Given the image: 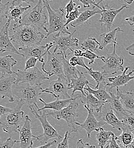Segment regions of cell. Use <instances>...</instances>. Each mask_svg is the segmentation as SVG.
<instances>
[{
	"label": "cell",
	"mask_w": 134,
	"mask_h": 148,
	"mask_svg": "<svg viewBox=\"0 0 134 148\" xmlns=\"http://www.w3.org/2000/svg\"><path fill=\"white\" fill-rule=\"evenodd\" d=\"M87 85L95 87V86L91 84L90 81L88 80L84 73L78 72V77L76 79H72L71 82L69 84V90L73 89V91L71 95V97H73L76 91H80L82 93V95L86 96V94L84 91V87Z\"/></svg>",
	"instance_id": "7402d4cb"
},
{
	"label": "cell",
	"mask_w": 134,
	"mask_h": 148,
	"mask_svg": "<svg viewBox=\"0 0 134 148\" xmlns=\"http://www.w3.org/2000/svg\"><path fill=\"white\" fill-rule=\"evenodd\" d=\"M103 10L100 9H95V8H93L92 10L87 9L83 12H81L80 15L77 18L72 22L71 23V26L73 27H77L81 25H83L85 23L87 22H88V19L93 17L94 16L96 15V14H100L102 12Z\"/></svg>",
	"instance_id": "f1b7e54d"
},
{
	"label": "cell",
	"mask_w": 134,
	"mask_h": 148,
	"mask_svg": "<svg viewBox=\"0 0 134 148\" xmlns=\"http://www.w3.org/2000/svg\"><path fill=\"white\" fill-rule=\"evenodd\" d=\"M83 58H87L88 59L90 60V62L88 63V64L90 65L94 63H95V60L96 59H101L103 62L106 59V57L104 56H100L99 55L96 54V53H94L90 50H85V51L83 53Z\"/></svg>",
	"instance_id": "d590c367"
},
{
	"label": "cell",
	"mask_w": 134,
	"mask_h": 148,
	"mask_svg": "<svg viewBox=\"0 0 134 148\" xmlns=\"http://www.w3.org/2000/svg\"><path fill=\"white\" fill-rule=\"evenodd\" d=\"M71 132L69 131H66L63 140L58 144L57 148H69L68 140L69 138H72V137L71 136Z\"/></svg>",
	"instance_id": "60d3db41"
},
{
	"label": "cell",
	"mask_w": 134,
	"mask_h": 148,
	"mask_svg": "<svg viewBox=\"0 0 134 148\" xmlns=\"http://www.w3.org/2000/svg\"><path fill=\"white\" fill-rule=\"evenodd\" d=\"M29 108L36 119L40 121L44 130L43 133L35 137L36 140L40 143L41 145L47 144L48 143V141L51 139L57 138L58 140H60L64 138L58 134V131L51 125L48 121L46 110L42 111V112L41 114H39L38 112L35 110L34 106H31L29 107Z\"/></svg>",
	"instance_id": "52a82bcc"
},
{
	"label": "cell",
	"mask_w": 134,
	"mask_h": 148,
	"mask_svg": "<svg viewBox=\"0 0 134 148\" xmlns=\"http://www.w3.org/2000/svg\"><path fill=\"white\" fill-rule=\"evenodd\" d=\"M19 143V141L13 140L11 137H9L4 141H0V148H13L15 144Z\"/></svg>",
	"instance_id": "ab89813d"
},
{
	"label": "cell",
	"mask_w": 134,
	"mask_h": 148,
	"mask_svg": "<svg viewBox=\"0 0 134 148\" xmlns=\"http://www.w3.org/2000/svg\"><path fill=\"white\" fill-rule=\"evenodd\" d=\"M76 3L74 2V0H70L69 2L66 5L65 7V10L66 12V16L65 18L70 13L74 11L76 7Z\"/></svg>",
	"instance_id": "ee69618b"
},
{
	"label": "cell",
	"mask_w": 134,
	"mask_h": 148,
	"mask_svg": "<svg viewBox=\"0 0 134 148\" xmlns=\"http://www.w3.org/2000/svg\"><path fill=\"white\" fill-rule=\"evenodd\" d=\"M25 104L17 100V106L13 108L10 112H8L2 116L0 121V125L3 132L11 134L13 132L19 133L20 130L24 123V112L21 111L22 106Z\"/></svg>",
	"instance_id": "3957f363"
},
{
	"label": "cell",
	"mask_w": 134,
	"mask_h": 148,
	"mask_svg": "<svg viewBox=\"0 0 134 148\" xmlns=\"http://www.w3.org/2000/svg\"><path fill=\"white\" fill-rule=\"evenodd\" d=\"M124 21L126 22L125 23H127V24H129L131 26H133L134 25V16H132L130 17H128V18H126L124 19Z\"/></svg>",
	"instance_id": "f5cc1de1"
},
{
	"label": "cell",
	"mask_w": 134,
	"mask_h": 148,
	"mask_svg": "<svg viewBox=\"0 0 134 148\" xmlns=\"http://www.w3.org/2000/svg\"><path fill=\"white\" fill-rule=\"evenodd\" d=\"M106 148H122L120 145L117 142V140L116 139V136H114L112 138L111 140L110 143H108V145L107 146Z\"/></svg>",
	"instance_id": "bcb514c9"
},
{
	"label": "cell",
	"mask_w": 134,
	"mask_h": 148,
	"mask_svg": "<svg viewBox=\"0 0 134 148\" xmlns=\"http://www.w3.org/2000/svg\"><path fill=\"white\" fill-rule=\"evenodd\" d=\"M73 55L74 56H76L77 57H83V51L81 49H75L72 51Z\"/></svg>",
	"instance_id": "816d5d0a"
},
{
	"label": "cell",
	"mask_w": 134,
	"mask_h": 148,
	"mask_svg": "<svg viewBox=\"0 0 134 148\" xmlns=\"http://www.w3.org/2000/svg\"><path fill=\"white\" fill-rule=\"evenodd\" d=\"M108 92L111 95V98L108 100V103L111 109L114 112L116 116L120 120L122 121L127 112L125 111L122 103L117 96L115 95L114 93L112 91Z\"/></svg>",
	"instance_id": "4316f807"
},
{
	"label": "cell",
	"mask_w": 134,
	"mask_h": 148,
	"mask_svg": "<svg viewBox=\"0 0 134 148\" xmlns=\"http://www.w3.org/2000/svg\"><path fill=\"white\" fill-rule=\"evenodd\" d=\"M53 0H43L44 4L47 10L49 22L47 27V34L45 37L47 39L51 34L58 32L57 35L59 36L61 33L71 35L70 33L65 24L67 22L65 18V12L63 8H60L58 9H53L51 6V2Z\"/></svg>",
	"instance_id": "7a4b0ae2"
},
{
	"label": "cell",
	"mask_w": 134,
	"mask_h": 148,
	"mask_svg": "<svg viewBox=\"0 0 134 148\" xmlns=\"http://www.w3.org/2000/svg\"><path fill=\"white\" fill-rule=\"evenodd\" d=\"M85 92L86 96H84L82 95L80 96L79 99H80L81 102L84 106H87L89 109L93 111L94 114L100 113L102 110L104 105L107 102L98 100L92 94L86 91Z\"/></svg>",
	"instance_id": "44dd1931"
},
{
	"label": "cell",
	"mask_w": 134,
	"mask_h": 148,
	"mask_svg": "<svg viewBox=\"0 0 134 148\" xmlns=\"http://www.w3.org/2000/svg\"><path fill=\"white\" fill-rule=\"evenodd\" d=\"M122 121L124 125L134 130V113L127 112Z\"/></svg>",
	"instance_id": "74e56055"
},
{
	"label": "cell",
	"mask_w": 134,
	"mask_h": 148,
	"mask_svg": "<svg viewBox=\"0 0 134 148\" xmlns=\"http://www.w3.org/2000/svg\"><path fill=\"white\" fill-rule=\"evenodd\" d=\"M31 8V5L24 7L21 5H16L11 3L7 12L6 18L10 21L14 20L16 24H19L23 14Z\"/></svg>",
	"instance_id": "d4e9b609"
},
{
	"label": "cell",
	"mask_w": 134,
	"mask_h": 148,
	"mask_svg": "<svg viewBox=\"0 0 134 148\" xmlns=\"http://www.w3.org/2000/svg\"><path fill=\"white\" fill-rule=\"evenodd\" d=\"M126 50L128 51V53L131 56H134V43L126 48Z\"/></svg>",
	"instance_id": "db71d44e"
},
{
	"label": "cell",
	"mask_w": 134,
	"mask_h": 148,
	"mask_svg": "<svg viewBox=\"0 0 134 148\" xmlns=\"http://www.w3.org/2000/svg\"><path fill=\"white\" fill-rule=\"evenodd\" d=\"M84 87V90L92 94L96 98L102 101L108 102V100H110L111 97L109 92L106 90V86L101 84L99 86V88L97 90H94L91 88L89 85Z\"/></svg>",
	"instance_id": "f546056e"
},
{
	"label": "cell",
	"mask_w": 134,
	"mask_h": 148,
	"mask_svg": "<svg viewBox=\"0 0 134 148\" xmlns=\"http://www.w3.org/2000/svg\"><path fill=\"white\" fill-rule=\"evenodd\" d=\"M77 65L85 69L86 70L88 69L89 68L87 66H86L83 57H77Z\"/></svg>",
	"instance_id": "681fc988"
},
{
	"label": "cell",
	"mask_w": 134,
	"mask_h": 148,
	"mask_svg": "<svg viewBox=\"0 0 134 148\" xmlns=\"http://www.w3.org/2000/svg\"><path fill=\"white\" fill-rule=\"evenodd\" d=\"M69 83L67 78L58 77L56 80H52L49 86L45 89L42 90V92L48 93L52 95L53 97L63 99H68L72 98L68 93L69 90Z\"/></svg>",
	"instance_id": "8fae6325"
},
{
	"label": "cell",
	"mask_w": 134,
	"mask_h": 148,
	"mask_svg": "<svg viewBox=\"0 0 134 148\" xmlns=\"http://www.w3.org/2000/svg\"><path fill=\"white\" fill-rule=\"evenodd\" d=\"M72 99H73V97L68 99H61V100L59 99H56V100H55L54 101L48 103L44 101L41 98L39 97L38 100L42 102L44 106L41 109L38 108V106H36V108L38 112H40L41 111L45 110H51L56 111H60L64 108L67 107L71 103Z\"/></svg>",
	"instance_id": "484cf974"
},
{
	"label": "cell",
	"mask_w": 134,
	"mask_h": 148,
	"mask_svg": "<svg viewBox=\"0 0 134 148\" xmlns=\"http://www.w3.org/2000/svg\"><path fill=\"white\" fill-rule=\"evenodd\" d=\"M103 10L100 13L101 18L99 20V22L102 24H104L107 29L110 32L111 27L114 25V22L116 16L120 13L123 9L128 8V6L126 3L123 4L119 9H115L111 8L107 3L103 5Z\"/></svg>",
	"instance_id": "9a60e30c"
},
{
	"label": "cell",
	"mask_w": 134,
	"mask_h": 148,
	"mask_svg": "<svg viewBox=\"0 0 134 148\" xmlns=\"http://www.w3.org/2000/svg\"><path fill=\"white\" fill-rule=\"evenodd\" d=\"M9 4V2H8L6 3H2V0H0V23L2 22L3 19L6 18L7 12Z\"/></svg>",
	"instance_id": "f35d334b"
},
{
	"label": "cell",
	"mask_w": 134,
	"mask_h": 148,
	"mask_svg": "<svg viewBox=\"0 0 134 148\" xmlns=\"http://www.w3.org/2000/svg\"><path fill=\"white\" fill-rule=\"evenodd\" d=\"M44 8L42 0H38L36 6L22 16L19 24L32 25L47 32L48 16L43 11Z\"/></svg>",
	"instance_id": "8992f818"
},
{
	"label": "cell",
	"mask_w": 134,
	"mask_h": 148,
	"mask_svg": "<svg viewBox=\"0 0 134 148\" xmlns=\"http://www.w3.org/2000/svg\"><path fill=\"white\" fill-rule=\"evenodd\" d=\"M13 74L16 77L15 84L28 83L32 86H41L44 83V80L49 79V77L45 76L36 67L23 71L17 69V71L13 72Z\"/></svg>",
	"instance_id": "9c48e42d"
},
{
	"label": "cell",
	"mask_w": 134,
	"mask_h": 148,
	"mask_svg": "<svg viewBox=\"0 0 134 148\" xmlns=\"http://www.w3.org/2000/svg\"><path fill=\"white\" fill-rule=\"evenodd\" d=\"M54 46L53 42H49L45 45H34L26 47H19V51L22 56L26 59L30 57H36L41 63H44L43 56H45L49 50Z\"/></svg>",
	"instance_id": "5bb4252c"
},
{
	"label": "cell",
	"mask_w": 134,
	"mask_h": 148,
	"mask_svg": "<svg viewBox=\"0 0 134 148\" xmlns=\"http://www.w3.org/2000/svg\"><path fill=\"white\" fill-rule=\"evenodd\" d=\"M116 96L122 103L125 111L134 113V93L128 91L123 93L120 88H116Z\"/></svg>",
	"instance_id": "cb8c5ba5"
},
{
	"label": "cell",
	"mask_w": 134,
	"mask_h": 148,
	"mask_svg": "<svg viewBox=\"0 0 134 148\" xmlns=\"http://www.w3.org/2000/svg\"><path fill=\"white\" fill-rule=\"evenodd\" d=\"M81 6H77L75 9L74 11L72 12L71 13H69V14L66 17L67 19V22H66V23L65 24V26L67 27V28L68 29V24L71 23L72 22L75 21L78 17L81 14V12H79L78 9H80Z\"/></svg>",
	"instance_id": "8d00e7d4"
},
{
	"label": "cell",
	"mask_w": 134,
	"mask_h": 148,
	"mask_svg": "<svg viewBox=\"0 0 134 148\" xmlns=\"http://www.w3.org/2000/svg\"><path fill=\"white\" fill-rule=\"evenodd\" d=\"M117 43L114 44V50L111 54H107V57L106 58L104 62V65L101 67L103 73L107 75L116 74L119 71L123 72L124 68L123 65L124 64V58L122 56H117L116 53V45Z\"/></svg>",
	"instance_id": "30bf717a"
},
{
	"label": "cell",
	"mask_w": 134,
	"mask_h": 148,
	"mask_svg": "<svg viewBox=\"0 0 134 148\" xmlns=\"http://www.w3.org/2000/svg\"><path fill=\"white\" fill-rule=\"evenodd\" d=\"M76 32V30H75L73 33L67 36H58L57 34L56 36H53V42L54 43V46H55L53 52L56 53L58 50H60V52H61L64 55L65 58L67 59V51L69 49L72 51V47H78L79 40L77 38L72 37Z\"/></svg>",
	"instance_id": "7c38bea8"
},
{
	"label": "cell",
	"mask_w": 134,
	"mask_h": 148,
	"mask_svg": "<svg viewBox=\"0 0 134 148\" xmlns=\"http://www.w3.org/2000/svg\"><path fill=\"white\" fill-rule=\"evenodd\" d=\"M42 90L41 86H32L28 83L15 84L12 88L13 96L25 104H27L28 107L37 106L39 96L43 93Z\"/></svg>",
	"instance_id": "5b68a950"
},
{
	"label": "cell",
	"mask_w": 134,
	"mask_h": 148,
	"mask_svg": "<svg viewBox=\"0 0 134 148\" xmlns=\"http://www.w3.org/2000/svg\"><path fill=\"white\" fill-rule=\"evenodd\" d=\"M47 60L42 66V70L44 73L50 77L53 75L58 77L66 78L63 71V57L61 53H52L50 50L47 53Z\"/></svg>",
	"instance_id": "ba28073f"
},
{
	"label": "cell",
	"mask_w": 134,
	"mask_h": 148,
	"mask_svg": "<svg viewBox=\"0 0 134 148\" xmlns=\"http://www.w3.org/2000/svg\"><path fill=\"white\" fill-rule=\"evenodd\" d=\"M38 59L36 57H30L27 59L25 62V70H28L33 67H35Z\"/></svg>",
	"instance_id": "7bdbcfd3"
},
{
	"label": "cell",
	"mask_w": 134,
	"mask_h": 148,
	"mask_svg": "<svg viewBox=\"0 0 134 148\" xmlns=\"http://www.w3.org/2000/svg\"><path fill=\"white\" fill-rule=\"evenodd\" d=\"M80 3H82L84 8H90L91 5H92L93 8H95L97 7L98 9L100 10H103V8L100 7L97 3H96L95 0H77Z\"/></svg>",
	"instance_id": "b9f144b4"
},
{
	"label": "cell",
	"mask_w": 134,
	"mask_h": 148,
	"mask_svg": "<svg viewBox=\"0 0 134 148\" xmlns=\"http://www.w3.org/2000/svg\"><path fill=\"white\" fill-rule=\"evenodd\" d=\"M63 71L69 84L72 79H76L78 77V72L76 67L71 66L68 59L63 57Z\"/></svg>",
	"instance_id": "d6a6232c"
},
{
	"label": "cell",
	"mask_w": 134,
	"mask_h": 148,
	"mask_svg": "<svg viewBox=\"0 0 134 148\" xmlns=\"http://www.w3.org/2000/svg\"><path fill=\"white\" fill-rule=\"evenodd\" d=\"M13 110L12 108H9L6 107H3L0 105V121L1 117L8 112H10Z\"/></svg>",
	"instance_id": "7dc6e473"
},
{
	"label": "cell",
	"mask_w": 134,
	"mask_h": 148,
	"mask_svg": "<svg viewBox=\"0 0 134 148\" xmlns=\"http://www.w3.org/2000/svg\"><path fill=\"white\" fill-rule=\"evenodd\" d=\"M32 120L28 115L25 116V121L19 131L20 148H33V136L32 132Z\"/></svg>",
	"instance_id": "2e32d148"
},
{
	"label": "cell",
	"mask_w": 134,
	"mask_h": 148,
	"mask_svg": "<svg viewBox=\"0 0 134 148\" xmlns=\"http://www.w3.org/2000/svg\"><path fill=\"white\" fill-rule=\"evenodd\" d=\"M130 69V67H127L124 69V71L122 75L116 76L115 77H109L107 80L108 83L106 84V87H109L108 91H112L114 88H120L123 86H127L131 80L134 79V75L131 76V74H133L134 70L129 73V74H126L127 71Z\"/></svg>",
	"instance_id": "d6986e66"
},
{
	"label": "cell",
	"mask_w": 134,
	"mask_h": 148,
	"mask_svg": "<svg viewBox=\"0 0 134 148\" xmlns=\"http://www.w3.org/2000/svg\"><path fill=\"white\" fill-rule=\"evenodd\" d=\"M96 135V142L100 148H104V147L110 143L115 134L111 131H106L103 127L100 128L97 132Z\"/></svg>",
	"instance_id": "4dcf8cb0"
},
{
	"label": "cell",
	"mask_w": 134,
	"mask_h": 148,
	"mask_svg": "<svg viewBox=\"0 0 134 148\" xmlns=\"http://www.w3.org/2000/svg\"><path fill=\"white\" fill-rule=\"evenodd\" d=\"M76 148H96V147L89 143H84L82 139H80L77 142Z\"/></svg>",
	"instance_id": "f6af8a7d"
},
{
	"label": "cell",
	"mask_w": 134,
	"mask_h": 148,
	"mask_svg": "<svg viewBox=\"0 0 134 148\" xmlns=\"http://www.w3.org/2000/svg\"><path fill=\"white\" fill-rule=\"evenodd\" d=\"M9 32L13 33L10 37L12 41L19 45V47L39 45L46 37L37 27L29 25L15 23Z\"/></svg>",
	"instance_id": "6da1fadb"
},
{
	"label": "cell",
	"mask_w": 134,
	"mask_h": 148,
	"mask_svg": "<svg viewBox=\"0 0 134 148\" xmlns=\"http://www.w3.org/2000/svg\"><path fill=\"white\" fill-rule=\"evenodd\" d=\"M22 2H25L28 4H29L31 3H36V1L35 0H13L12 3L15 4V3H17V5H21Z\"/></svg>",
	"instance_id": "c3c4849f"
},
{
	"label": "cell",
	"mask_w": 134,
	"mask_h": 148,
	"mask_svg": "<svg viewBox=\"0 0 134 148\" xmlns=\"http://www.w3.org/2000/svg\"><path fill=\"white\" fill-rule=\"evenodd\" d=\"M81 48L83 50H90L94 53L99 54L98 50H103L101 44L95 38L89 37L81 44Z\"/></svg>",
	"instance_id": "836d02e7"
},
{
	"label": "cell",
	"mask_w": 134,
	"mask_h": 148,
	"mask_svg": "<svg viewBox=\"0 0 134 148\" xmlns=\"http://www.w3.org/2000/svg\"><path fill=\"white\" fill-rule=\"evenodd\" d=\"M84 74H87L90 75L96 82V86H95L96 90L99 88L100 85L103 84L106 86V76L107 74L103 73H101L100 71H94L92 68H88V69L87 70V71L84 73Z\"/></svg>",
	"instance_id": "e575fe53"
},
{
	"label": "cell",
	"mask_w": 134,
	"mask_h": 148,
	"mask_svg": "<svg viewBox=\"0 0 134 148\" xmlns=\"http://www.w3.org/2000/svg\"><path fill=\"white\" fill-rule=\"evenodd\" d=\"M134 70V73H133V74H134V70Z\"/></svg>",
	"instance_id": "9f6ffc18"
},
{
	"label": "cell",
	"mask_w": 134,
	"mask_h": 148,
	"mask_svg": "<svg viewBox=\"0 0 134 148\" xmlns=\"http://www.w3.org/2000/svg\"><path fill=\"white\" fill-rule=\"evenodd\" d=\"M11 21L8 19L0 31V53L10 52L22 56L21 53L16 49L12 43L11 37L9 36V26Z\"/></svg>",
	"instance_id": "e0dca14e"
},
{
	"label": "cell",
	"mask_w": 134,
	"mask_h": 148,
	"mask_svg": "<svg viewBox=\"0 0 134 148\" xmlns=\"http://www.w3.org/2000/svg\"><path fill=\"white\" fill-rule=\"evenodd\" d=\"M16 80V77L13 76L5 77V75H1L0 77V96L2 99L8 97L9 102L15 101L12 88Z\"/></svg>",
	"instance_id": "ffe728a7"
},
{
	"label": "cell",
	"mask_w": 134,
	"mask_h": 148,
	"mask_svg": "<svg viewBox=\"0 0 134 148\" xmlns=\"http://www.w3.org/2000/svg\"><path fill=\"white\" fill-rule=\"evenodd\" d=\"M84 107L88 111V116L85 121L82 124L78 123V125L80 127L85 130L88 135V138H90L92 132H98L100 128L104 127L107 123L103 121H98L93 111L85 106H84Z\"/></svg>",
	"instance_id": "ac0fdd59"
},
{
	"label": "cell",
	"mask_w": 134,
	"mask_h": 148,
	"mask_svg": "<svg viewBox=\"0 0 134 148\" xmlns=\"http://www.w3.org/2000/svg\"><path fill=\"white\" fill-rule=\"evenodd\" d=\"M118 32H123L124 31L120 29V27H117L115 28L112 31L109 32L107 33H104L100 35V44L102 49L103 50L104 48H106L107 46L109 44L113 43L114 44L116 42V34Z\"/></svg>",
	"instance_id": "1f68e13d"
},
{
	"label": "cell",
	"mask_w": 134,
	"mask_h": 148,
	"mask_svg": "<svg viewBox=\"0 0 134 148\" xmlns=\"http://www.w3.org/2000/svg\"><path fill=\"white\" fill-rule=\"evenodd\" d=\"M94 114L98 121H105L113 128L122 131L124 124L116 116L114 112L111 109L108 102L104 105L102 110L100 113Z\"/></svg>",
	"instance_id": "4fadbf2b"
},
{
	"label": "cell",
	"mask_w": 134,
	"mask_h": 148,
	"mask_svg": "<svg viewBox=\"0 0 134 148\" xmlns=\"http://www.w3.org/2000/svg\"><path fill=\"white\" fill-rule=\"evenodd\" d=\"M58 141L56 140H54V141H52L50 143H48L47 144H44V145H42L41 146H40L38 147H36V148H50L51 146L55 145V144H58Z\"/></svg>",
	"instance_id": "f907efd6"
},
{
	"label": "cell",
	"mask_w": 134,
	"mask_h": 148,
	"mask_svg": "<svg viewBox=\"0 0 134 148\" xmlns=\"http://www.w3.org/2000/svg\"><path fill=\"white\" fill-rule=\"evenodd\" d=\"M17 63V61L11 55L0 56V73L2 76L5 74L12 75L13 72L12 69Z\"/></svg>",
	"instance_id": "83f0119b"
},
{
	"label": "cell",
	"mask_w": 134,
	"mask_h": 148,
	"mask_svg": "<svg viewBox=\"0 0 134 148\" xmlns=\"http://www.w3.org/2000/svg\"><path fill=\"white\" fill-rule=\"evenodd\" d=\"M133 130L128 126L124 124L122 134L116 136L117 142L122 148H134V135L133 133Z\"/></svg>",
	"instance_id": "603a6c76"
},
{
	"label": "cell",
	"mask_w": 134,
	"mask_h": 148,
	"mask_svg": "<svg viewBox=\"0 0 134 148\" xmlns=\"http://www.w3.org/2000/svg\"><path fill=\"white\" fill-rule=\"evenodd\" d=\"M107 1V0H100L98 2H97V4L99 5L101 2H102L103 1ZM107 1H112V0H107ZM119 1H120V0H119ZM123 1H124V2H126V3H128V4H131L133 3V2L134 1V0H123Z\"/></svg>",
	"instance_id": "11a10c76"
},
{
	"label": "cell",
	"mask_w": 134,
	"mask_h": 148,
	"mask_svg": "<svg viewBox=\"0 0 134 148\" xmlns=\"http://www.w3.org/2000/svg\"><path fill=\"white\" fill-rule=\"evenodd\" d=\"M80 95H77L76 97L73 98L71 103L66 107L61 110L58 111H51L47 112V116H51L58 120L62 119L66 121L68 126L71 129L70 132H78L80 126L76 121V118L78 117L77 110L78 108L79 104L77 99L80 98Z\"/></svg>",
	"instance_id": "277c9868"
}]
</instances>
